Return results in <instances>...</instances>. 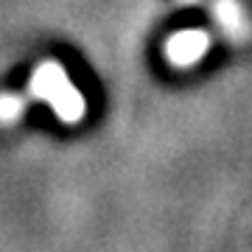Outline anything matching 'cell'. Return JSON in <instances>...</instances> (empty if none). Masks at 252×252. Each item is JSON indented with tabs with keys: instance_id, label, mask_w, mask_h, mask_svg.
I'll return each instance as SVG.
<instances>
[{
	"instance_id": "obj_1",
	"label": "cell",
	"mask_w": 252,
	"mask_h": 252,
	"mask_svg": "<svg viewBox=\"0 0 252 252\" xmlns=\"http://www.w3.org/2000/svg\"><path fill=\"white\" fill-rule=\"evenodd\" d=\"M205 51H207V36L199 34V31H188V34L174 36L171 45H168L171 59L180 62V64H188V62H193V59H199Z\"/></svg>"
}]
</instances>
